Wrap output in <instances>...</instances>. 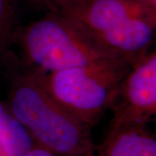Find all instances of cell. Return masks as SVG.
Segmentation results:
<instances>
[{"label":"cell","mask_w":156,"mask_h":156,"mask_svg":"<svg viewBox=\"0 0 156 156\" xmlns=\"http://www.w3.org/2000/svg\"><path fill=\"white\" fill-rule=\"evenodd\" d=\"M5 108L28 132L34 144L55 155L92 154L91 128L70 115L50 95L37 70L11 79Z\"/></svg>","instance_id":"1"},{"label":"cell","mask_w":156,"mask_h":156,"mask_svg":"<svg viewBox=\"0 0 156 156\" xmlns=\"http://www.w3.org/2000/svg\"><path fill=\"white\" fill-rule=\"evenodd\" d=\"M136 60L109 56L60 71H37L50 95L70 115L92 128L112 108L123 78Z\"/></svg>","instance_id":"2"},{"label":"cell","mask_w":156,"mask_h":156,"mask_svg":"<svg viewBox=\"0 0 156 156\" xmlns=\"http://www.w3.org/2000/svg\"><path fill=\"white\" fill-rule=\"evenodd\" d=\"M19 37L26 59L40 72L60 71L121 56L107 50L77 23L56 12L50 11L29 23Z\"/></svg>","instance_id":"3"},{"label":"cell","mask_w":156,"mask_h":156,"mask_svg":"<svg viewBox=\"0 0 156 156\" xmlns=\"http://www.w3.org/2000/svg\"><path fill=\"white\" fill-rule=\"evenodd\" d=\"M112 108V125L156 122V51L145 53L133 63Z\"/></svg>","instance_id":"4"},{"label":"cell","mask_w":156,"mask_h":156,"mask_svg":"<svg viewBox=\"0 0 156 156\" xmlns=\"http://www.w3.org/2000/svg\"><path fill=\"white\" fill-rule=\"evenodd\" d=\"M77 23L89 34L101 32L134 17L156 23L150 10L139 0H76L56 12Z\"/></svg>","instance_id":"5"},{"label":"cell","mask_w":156,"mask_h":156,"mask_svg":"<svg viewBox=\"0 0 156 156\" xmlns=\"http://www.w3.org/2000/svg\"><path fill=\"white\" fill-rule=\"evenodd\" d=\"M156 30V23L146 17H134L101 32L90 34L112 52L138 59L145 51Z\"/></svg>","instance_id":"6"},{"label":"cell","mask_w":156,"mask_h":156,"mask_svg":"<svg viewBox=\"0 0 156 156\" xmlns=\"http://www.w3.org/2000/svg\"><path fill=\"white\" fill-rule=\"evenodd\" d=\"M99 156H156V133L144 124L112 125Z\"/></svg>","instance_id":"7"},{"label":"cell","mask_w":156,"mask_h":156,"mask_svg":"<svg viewBox=\"0 0 156 156\" xmlns=\"http://www.w3.org/2000/svg\"><path fill=\"white\" fill-rule=\"evenodd\" d=\"M34 145L22 125L0 103V150L5 156H23Z\"/></svg>","instance_id":"8"},{"label":"cell","mask_w":156,"mask_h":156,"mask_svg":"<svg viewBox=\"0 0 156 156\" xmlns=\"http://www.w3.org/2000/svg\"><path fill=\"white\" fill-rule=\"evenodd\" d=\"M17 18V0H0V58L13 37Z\"/></svg>","instance_id":"9"},{"label":"cell","mask_w":156,"mask_h":156,"mask_svg":"<svg viewBox=\"0 0 156 156\" xmlns=\"http://www.w3.org/2000/svg\"><path fill=\"white\" fill-rule=\"evenodd\" d=\"M44 5L49 7L51 12H58L62 8L72 4L76 0H39Z\"/></svg>","instance_id":"10"},{"label":"cell","mask_w":156,"mask_h":156,"mask_svg":"<svg viewBox=\"0 0 156 156\" xmlns=\"http://www.w3.org/2000/svg\"><path fill=\"white\" fill-rule=\"evenodd\" d=\"M23 156H56L50 151L34 144Z\"/></svg>","instance_id":"11"},{"label":"cell","mask_w":156,"mask_h":156,"mask_svg":"<svg viewBox=\"0 0 156 156\" xmlns=\"http://www.w3.org/2000/svg\"><path fill=\"white\" fill-rule=\"evenodd\" d=\"M152 12L153 16L156 19V0H140Z\"/></svg>","instance_id":"12"},{"label":"cell","mask_w":156,"mask_h":156,"mask_svg":"<svg viewBox=\"0 0 156 156\" xmlns=\"http://www.w3.org/2000/svg\"><path fill=\"white\" fill-rule=\"evenodd\" d=\"M0 156H5V155H4V154H3L2 153H0Z\"/></svg>","instance_id":"13"},{"label":"cell","mask_w":156,"mask_h":156,"mask_svg":"<svg viewBox=\"0 0 156 156\" xmlns=\"http://www.w3.org/2000/svg\"><path fill=\"white\" fill-rule=\"evenodd\" d=\"M87 156H93V155H92V154H89V155H87Z\"/></svg>","instance_id":"14"},{"label":"cell","mask_w":156,"mask_h":156,"mask_svg":"<svg viewBox=\"0 0 156 156\" xmlns=\"http://www.w3.org/2000/svg\"><path fill=\"white\" fill-rule=\"evenodd\" d=\"M139 1H140V0H139Z\"/></svg>","instance_id":"15"}]
</instances>
